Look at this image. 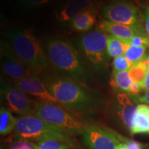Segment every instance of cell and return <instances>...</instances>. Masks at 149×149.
<instances>
[{"label":"cell","mask_w":149,"mask_h":149,"mask_svg":"<svg viewBox=\"0 0 149 149\" xmlns=\"http://www.w3.org/2000/svg\"><path fill=\"white\" fill-rule=\"evenodd\" d=\"M45 84L63 107L74 113H90L100 104L99 99L81 83L70 77H55Z\"/></svg>","instance_id":"obj_1"},{"label":"cell","mask_w":149,"mask_h":149,"mask_svg":"<svg viewBox=\"0 0 149 149\" xmlns=\"http://www.w3.org/2000/svg\"><path fill=\"white\" fill-rule=\"evenodd\" d=\"M46 51L48 60L55 68L80 83L85 82L86 70L77 51L69 41L60 39L50 40Z\"/></svg>","instance_id":"obj_2"},{"label":"cell","mask_w":149,"mask_h":149,"mask_svg":"<svg viewBox=\"0 0 149 149\" xmlns=\"http://www.w3.org/2000/svg\"><path fill=\"white\" fill-rule=\"evenodd\" d=\"M8 44L28 68L35 73L47 68V58L40 41L28 30H17L9 33Z\"/></svg>","instance_id":"obj_3"},{"label":"cell","mask_w":149,"mask_h":149,"mask_svg":"<svg viewBox=\"0 0 149 149\" xmlns=\"http://www.w3.org/2000/svg\"><path fill=\"white\" fill-rule=\"evenodd\" d=\"M14 132L18 139L36 142L56 140L77 147V143L72 136L49 125L36 115L18 117Z\"/></svg>","instance_id":"obj_4"},{"label":"cell","mask_w":149,"mask_h":149,"mask_svg":"<svg viewBox=\"0 0 149 149\" xmlns=\"http://www.w3.org/2000/svg\"><path fill=\"white\" fill-rule=\"evenodd\" d=\"M35 115L70 136L82 135L89 124L57 104L40 102Z\"/></svg>","instance_id":"obj_5"},{"label":"cell","mask_w":149,"mask_h":149,"mask_svg":"<svg viewBox=\"0 0 149 149\" xmlns=\"http://www.w3.org/2000/svg\"><path fill=\"white\" fill-rule=\"evenodd\" d=\"M108 35L100 31L86 33L81 40V48L92 66L101 69L107 64Z\"/></svg>","instance_id":"obj_6"},{"label":"cell","mask_w":149,"mask_h":149,"mask_svg":"<svg viewBox=\"0 0 149 149\" xmlns=\"http://www.w3.org/2000/svg\"><path fill=\"white\" fill-rule=\"evenodd\" d=\"M1 97L7 109L21 116L35 115L40 102L8 84L1 87Z\"/></svg>","instance_id":"obj_7"},{"label":"cell","mask_w":149,"mask_h":149,"mask_svg":"<svg viewBox=\"0 0 149 149\" xmlns=\"http://www.w3.org/2000/svg\"><path fill=\"white\" fill-rule=\"evenodd\" d=\"M102 16L106 20L129 26L139 27L140 14L133 3L125 0H117L102 9Z\"/></svg>","instance_id":"obj_8"},{"label":"cell","mask_w":149,"mask_h":149,"mask_svg":"<svg viewBox=\"0 0 149 149\" xmlns=\"http://www.w3.org/2000/svg\"><path fill=\"white\" fill-rule=\"evenodd\" d=\"M81 135L88 149H116L121 143L114 130L104 126L88 124Z\"/></svg>","instance_id":"obj_9"},{"label":"cell","mask_w":149,"mask_h":149,"mask_svg":"<svg viewBox=\"0 0 149 149\" xmlns=\"http://www.w3.org/2000/svg\"><path fill=\"white\" fill-rule=\"evenodd\" d=\"M1 59L2 71L14 82L36 74L18 58L8 44L1 46Z\"/></svg>","instance_id":"obj_10"},{"label":"cell","mask_w":149,"mask_h":149,"mask_svg":"<svg viewBox=\"0 0 149 149\" xmlns=\"http://www.w3.org/2000/svg\"><path fill=\"white\" fill-rule=\"evenodd\" d=\"M15 86L23 91L26 94L32 96L39 102L61 106L51 94L45 84L38 77L37 74L16 81L15 82Z\"/></svg>","instance_id":"obj_11"},{"label":"cell","mask_w":149,"mask_h":149,"mask_svg":"<svg viewBox=\"0 0 149 149\" xmlns=\"http://www.w3.org/2000/svg\"><path fill=\"white\" fill-rule=\"evenodd\" d=\"M97 31L109 33L110 35L120 39L124 43H127L137 34H147L142 26L133 27L115 22L102 20L97 25Z\"/></svg>","instance_id":"obj_12"},{"label":"cell","mask_w":149,"mask_h":149,"mask_svg":"<svg viewBox=\"0 0 149 149\" xmlns=\"http://www.w3.org/2000/svg\"><path fill=\"white\" fill-rule=\"evenodd\" d=\"M95 0H70L56 13L57 21L71 22L76 16L87 9L95 8Z\"/></svg>","instance_id":"obj_13"},{"label":"cell","mask_w":149,"mask_h":149,"mask_svg":"<svg viewBox=\"0 0 149 149\" xmlns=\"http://www.w3.org/2000/svg\"><path fill=\"white\" fill-rule=\"evenodd\" d=\"M136 107L128 95L119 93L116 97V114L123 125L130 131Z\"/></svg>","instance_id":"obj_14"},{"label":"cell","mask_w":149,"mask_h":149,"mask_svg":"<svg viewBox=\"0 0 149 149\" xmlns=\"http://www.w3.org/2000/svg\"><path fill=\"white\" fill-rule=\"evenodd\" d=\"M130 133L133 135L139 133H149L148 105L140 104L137 106Z\"/></svg>","instance_id":"obj_15"},{"label":"cell","mask_w":149,"mask_h":149,"mask_svg":"<svg viewBox=\"0 0 149 149\" xmlns=\"http://www.w3.org/2000/svg\"><path fill=\"white\" fill-rule=\"evenodd\" d=\"M96 22L95 8L87 9L79 13L70 22L71 27L78 32L88 31Z\"/></svg>","instance_id":"obj_16"},{"label":"cell","mask_w":149,"mask_h":149,"mask_svg":"<svg viewBox=\"0 0 149 149\" xmlns=\"http://www.w3.org/2000/svg\"><path fill=\"white\" fill-rule=\"evenodd\" d=\"M18 117L13 115L10 110L1 106L0 109V134L6 135L15 129Z\"/></svg>","instance_id":"obj_17"},{"label":"cell","mask_w":149,"mask_h":149,"mask_svg":"<svg viewBox=\"0 0 149 149\" xmlns=\"http://www.w3.org/2000/svg\"><path fill=\"white\" fill-rule=\"evenodd\" d=\"M133 81L130 77L128 70L113 72L110 84L113 88L129 95L130 87Z\"/></svg>","instance_id":"obj_18"},{"label":"cell","mask_w":149,"mask_h":149,"mask_svg":"<svg viewBox=\"0 0 149 149\" xmlns=\"http://www.w3.org/2000/svg\"><path fill=\"white\" fill-rule=\"evenodd\" d=\"M130 45L126 44L117 37L108 35L107 52L110 57H117L124 55V53Z\"/></svg>","instance_id":"obj_19"},{"label":"cell","mask_w":149,"mask_h":149,"mask_svg":"<svg viewBox=\"0 0 149 149\" xmlns=\"http://www.w3.org/2000/svg\"><path fill=\"white\" fill-rule=\"evenodd\" d=\"M147 46H141V47H135V46H130L124 53V56L126 57L128 61L134 66H137L139 63L146 58L145 55Z\"/></svg>","instance_id":"obj_20"},{"label":"cell","mask_w":149,"mask_h":149,"mask_svg":"<svg viewBox=\"0 0 149 149\" xmlns=\"http://www.w3.org/2000/svg\"><path fill=\"white\" fill-rule=\"evenodd\" d=\"M35 149H78L66 143L56 140H44L33 143Z\"/></svg>","instance_id":"obj_21"},{"label":"cell","mask_w":149,"mask_h":149,"mask_svg":"<svg viewBox=\"0 0 149 149\" xmlns=\"http://www.w3.org/2000/svg\"><path fill=\"white\" fill-rule=\"evenodd\" d=\"M113 72H117L128 70L132 66H133V65L130 64L124 55L119 56V57H115L114 60H113Z\"/></svg>","instance_id":"obj_22"},{"label":"cell","mask_w":149,"mask_h":149,"mask_svg":"<svg viewBox=\"0 0 149 149\" xmlns=\"http://www.w3.org/2000/svg\"><path fill=\"white\" fill-rule=\"evenodd\" d=\"M128 45L135 47L141 46H149V38L146 34H137L134 36L131 40L126 43Z\"/></svg>","instance_id":"obj_23"},{"label":"cell","mask_w":149,"mask_h":149,"mask_svg":"<svg viewBox=\"0 0 149 149\" xmlns=\"http://www.w3.org/2000/svg\"><path fill=\"white\" fill-rule=\"evenodd\" d=\"M114 133L116 135V137L118 138L122 143L125 144L126 146H128V149H143L144 148V145L141 144L140 142L133 140V139H129L128 137H124L122 135H121L119 133H117V131L114 130Z\"/></svg>","instance_id":"obj_24"},{"label":"cell","mask_w":149,"mask_h":149,"mask_svg":"<svg viewBox=\"0 0 149 149\" xmlns=\"http://www.w3.org/2000/svg\"><path fill=\"white\" fill-rule=\"evenodd\" d=\"M10 149H35L33 142L29 140L18 139L13 143Z\"/></svg>","instance_id":"obj_25"},{"label":"cell","mask_w":149,"mask_h":149,"mask_svg":"<svg viewBox=\"0 0 149 149\" xmlns=\"http://www.w3.org/2000/svg\"><path fill=\"white\" fill-rule=\"evenodd\" d=\"M52 0H19V3L26 7H35L49 3Z\"/></svg>","instance_id":"obj_26"},{"label":"cell","mask_w":149,"mask_h":149,"mask_svg":"<svg viewBox=\"0 0 149 149\" xmlns=\"http://www.w3.org/2000/svg\"><path fill=\"white\" fill-rule=\"evenodd\" d=\"M131 100L135 103H144L149 104V91H146L142 95H130Z\"/></svg>","instance_id":"obj_27"},{"label":"cell","mask_w":149,"mask_h":149,"mask_svg":"<svg viewBox=\"0 0 149 149\" xmlns=\"http://www.w3.org/2000/svg\"><path fill=\"white\" fill-rule=\"evenodd\" d=\"M143 91L142 86L138 83L133 82L130 87L129 96L130 95H139Z\"/></svg>","instance_id":"obj_28"},{"label":"cell","mask_w":149,"mask_h":149,"mask_svg":"<svg viewBox=\"0 0 149 149\" xmlns=\"http://www.w3.org/2000/svg\"><path fill=\"white\" fill-rule=\"evenodd\" d=\"M144 21L145 26H146V31L149 38V6L147 7L146 9V12L144 14Z\"/></svg>","instance_id":"obj_29"},{"label":"cell","mask_w":149,"mask_h":149,"mask_svg":"<svg viewBox=\"0 0 149 149\" xmlns=\"http://www.w3.org/2000/svg\"><path fill=\"white\" fill-rule=\"evenodd\" d=\"M143 91H149V70L147 72L143 85Z\"/></svg>","instance_id":"obj_30"},{"label":"cell","mask_w":149,"mask_h":149,"mask_svg":"<svg viewBox=\"0 0 149 149\" xmlns=\"http://www.w3.org/2000/svg\"><path fill=\"white\" fill-rule=\"evenodd\" d=\"M116 149H128V146H126L125 144L121 142L120 144L117 146Z\"/></svg>","instance_id":"obj_31"},{"label":"cell","mask_w":149,"mask_h":149,"mask_svg":"<svg viewBox=\"0 0 149 149\" xmlns=\"http://www.w3.org/2000/svg\"><path fill=\"white\" fill-rule=\"evenodd\" d=\"M148 64H149V55H148Z\"/></svg>","instance_id":"obj_32"},{"label":"cell","mask_w":149,"mask_h":149,"mask_svg":"<svg viewBox=\"0 0 149 149\" xmlns=\"http://www.w3.org/2000/svg\"><path fill=\"white\" fill-rule=\"evenodd\" d=\"M148 149H149V148H148Z\"/></svg>","instance_id":"obj_33"}]
</instances>
